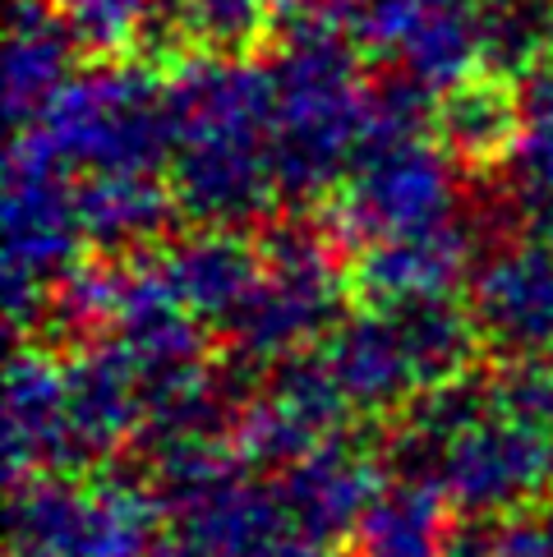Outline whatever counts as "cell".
Here are the masks:
<instances>
[{
    "label": "cell",
    "instance_id": "8992f818",
    "mask_svg": "<svg viewBox=\"0 0 553 557\" xmlns=\"http://www.w3.org/2000/svg\"><path fill=\"white\" fill-rule=\"evenodd\" d=\"M171 198L194 231H245L272 212L276 181L268 134L208 129L185 134L171 152Z\"/></svg>",
    "mask_w": 553,
    "mask_h": 557
},
{
    "label": "cell",
    "instance_id": "7402d4cb",
    "mask_svg": "<svg viewBox=\"0 0 553 557\" xmlns=\"http://www.w3.org/2000/svg\"><path fill=\"white\" fill-rule=\"evenodd\" d=\"M443 557H503V521H489V516L452 521Z\"/></svg>",
    "mask_w": 553,
    "mask_h": 557
},
{
    "label": "cell",
    "instance_id": "5b68a950",
    "mask_svg": "<svg viewBox=\"0 0 553 557\" xmlns=\"http://www.w3.org/2000/svg\"><path fill=\"white\" fill-rule=\"evenodd\" d=\"M346 28L365 61L443 92L480 70L476 0H346Z\"/></svg>",
    "mask_w": 553,
    "mask_h": 557
},
{
    "label": "cell",
    "instance_id": "44dd1931",
    "mask_svg": "<svg viewBox=\"0 0 553 557\" xmlns=\"http://www.w3.org/2000/svg\"><path fill=\"white\" fill-rule=\"evenodd\" d=\"M194 55H231L249 61V51L272 37L276 5L272 0H167Z\"/></svg>",
    "mask_w": 553,
    "mask_h": 557
},
{
    "label": "cell",
    "instance_id": "30bf717a",
    "mask_svg": "<svg viewBox=\"0 0 553 557\" xmlns=\"http://www.w3.org/2000/svg\"><path fill=\"white\" fill-rule=\"evenodd\" d=\"M0 443H5L10 488L33 480V474L84 470L65 414V369L51 346H14L5 369V437Z\"/></svg>",
    "mask_w": 553,
    "mask_h": 557
},
{
    "label": "cell",
    "instance_id": "603a6c76",
    "mask_svg": "<svg viewBox=\"0 0 553 557\" xmlns=\"http://www.w3.org/2000/svg\"><path fill=\"white\" fill-rule=\"evenodd\" d=\"M521 102H526V125L553 129V55L521 84Z\"/></svg>",
    "mask_w": 553,
    "mask_h": 557
},
{
    "label": "cell",
    "instance_id": "2e32d148",
    "mask_svg": "<svg viewBox=\"0 0 553 557\" xmlns=\"http://www.w3.org/2000/svg\"><path fill=\"white\" fill-rule=\"evenodd\" d=\"M78 222L93 249L107 258H130L157 245L175 216L171 185L144 171H102L74 185Z\"/></svg>",
    "mask_w": 553,
    "mask_h": 557
},
{
    "label": "cell",
    "instance_id": "7c38bea8",
    "mask_svg": "<svg viewBox=\"0 0 553 557\" xmlns=\"http://www.w3.org/2000/svg\"><path fill=\"white\" fill-rule=\"evenodd\" d=\"M526 129L530 125H526L521 84L499 78L489 70H476V74H466L462 84L439 92L429 138L457 171L499 175L512 162V152H517Z\"/></svg>",
    "mask_w": 553,
    "mask_h": 557
},
{
    "label": "cell",
    "instance_id": "ac0fdd59",
    "mask_svg": "<svg viewBox=\"0 0 553 557\" xmlns=\"http://www.w3.org/2000/svg\"><path fill=\"white\" fill-rule=\"evenodd\" d=\"M379 309H388L392 327H397V342L406 350V364L420 392L462 383V377L476 373L484 342H480L476 313L457 295H429V300H402Z\"/></svg>",
    "mask_w": 553,
    "mask_h": 557
},
{
    "label": "cell",
    "instance_id": "3957f363",
    "mask_svg": "<svg viewBox=\"0 0 553 557\" xmlns=\"http://www.w3.org/2000/svg\"><path fill=\"white\" fill-rule=\"evenodd\" d=\"M447 157L433 148V138H410V144L369 148L346 175V185L323 203V222L332 240L346 249H365L439 226L452 216L457 185H452Z\"/></svg>",
    "mask_w": 553,
    "mask_h": 557
},
{
    "label": "cell",
    "instance_id": "9c48e42d",
    "mask_svg": "<svg viewBox=\"0 0 553 557\" xmlns=\"http://www.w3.org/2000/svg\"><path fill=\"white\" fill-rule=\"evenodd\" d=\"M65 414L84 466L107 461L134 433H144V369L115 336H88L61 355Z\"/></svg>",
    "mask_w": 553,
    "mask_h": 557
},
{
    "label": "cell",
    "instance_id": "5bb4252c",
    "mask_svg": "<svg viewBox=\"0 0 553 557\" xmlns=\"http://www.w3.org/2000/svg\"><path fill=\"white\" fill-rule=\"evenodd\" d=\"M78 37L56 0H14L5 33V121L33 129L74 78Z\"/></svg>",
    "mask_w": 553,
    "mask_h": 557
},
{
    "label": "cell",
    "instance_id": "8fae6325",
    "mask_svg": "<svg viewBox=\"0 0 553 557\" xmlns=\"http://www.w3.org/2000/svg\"><path fill=\"white\" fill-rule=\"evenodd\" d=\"M470 258H476V235L457 216H447L439 226L355 249L346 282L360 305L429 300V295H452L466 282Z\"/></svg>",
    "mask_w": 553,
    "mask_h": 557
},
{
    "label": "cell",
    "instance_id": "d6986e66",
    "mask_svg": "<svg viewBox=\"0 0 553 557\" xmlns=\"http://www.w3.org/2000/svg\"><path fill=\"white\" fill-rule=\"evenodd\" d=\"M480 70L526 84L553 55V0H476Z\"/></svg>",
    "mask_w": 553,
    "mask_h": 557
},
{
    "label": "cell",
    "instance_id": "e0dca14e",
    "mask_svg": "<svg viewBox=\"0 0 553 557\" xmlns=\"http://www.w3.org/2000/svg\"><path fill=\"white\" fill-rule=\"evenodd\" d=\"M452 507L439 480L388 474L379 497L351 530V557H443L452 534Z\"/></svg>",
    "mask_w": 553,
    "mask_h": 557
},
{
    "label": "cell",
    "instance_id": "7a4b0ae2",
    "mask_svg": "<svg viewBox=\"0 0 553 557\" xmlns=\"http://www.w3.org/2000/svg\"><path fill=\"white\" fill-rule=\"evenodd\" d=\"M70 171H144L171 166L175 121L167 107V78L144 61H102L74 74L51 111L33 125Z\"/></svg>",
    "mask_w": 553,
    "mask_h": 557
},
{
    "label": "cell",
    "instance_id": "6da1fadb",
    "mask_svg": "<svg viewBox=\"0 0 553 557\" xmlns=\"http://www.w3.org/2000/svg\"><path fill=\"white\" fill-rule=\"evenodd\" d=\"M88 235L78 222L70 166L37 129L10 134L5 152V318L14 336L42 332L56 286L78 263Z\"/></svg>",
    "mask_w": 553,
    "mask_h": 557
},
{
    "label": "cell",
    "instance_id": "52a82bcc",
    "mask_svg": "<svg viewBox=\"0 0 553 557\" xmlns=\"http://www.w3.org/2000/svg\"><path fill=\"white\" fill-rule=\"evenodd\" d=\"M470 313L484 350L503 364L544 355L553 346V245L526 235L493 249L470 282Z\"/></svg>",
    "mask_w": 553,
    "mask_h": 557
},
{
    "label": "cell",
    "instance_id": "cb8c5ba5",
    "mask_svg": "<svg viewBox=\"0 0 553 557\" xmlns=\"http://www.w3.org/2000/svg\"><path fill=\"white\" fill-rule=\"evenodd\" d=\"M544 525H549V540H553V507L544 511Z\"/></svg>",
    "mask_w": 553,
    "mask_h": 557
},
{
    "label": "cell",
    "instance_id": "ffe728a7",
    "mask_svg": "<svg viewBox=\"0 0 553 557\" xmlns=\"http://www.w3.org/2000/svg\"><path fill=\"white\" fill-rule=\"evenodd\" d=\"M259 392L286 414V420L300 424L314 443H323V437H332V433H346L351 410H355L346 401V392H342L337 373H332L323 350H300V355L276 360Z\"/></svg>",
    "mask_w": 553,
    "mask_h": 557
},
{
    "label": "cell",
    "instance_id": "9a60e30c",
    "mask_svg": "<svg viewBox=\"0 0 553 557\" xmlns=\"http://www.w3.org/2000/svg\"><path fill=\"white\" fill-rule=\"evenodd\" d=\"M328 364L337 373V383L346 392V401L365 414H392L406 410L420 387H415V373L406 364V350L397 342V327H392L388 309L379 305H360L355 313H346L328 336Z\"/></svg>",
    "mask_w": 553,
    "mask_h": 557
},
{
    "label": "cell",
    "instance_id": "4fadbf2b",
    "mask_svg": "<svg viewBox=\"0 0 553 557\" xmlns=\"http://www.w3.org/2000/svg\"><path fill=\"white\" fill-rule=\"evenodd\" d=\"M167 286L175 290L199 323L231 327L235 313L249 305V295L263 282V253L259 240L245 231H189L185 240H171L157 249Z\"/></svg>",
    "mask_w": 553,
    "mask_h": 557
},
{
    "label": "cell",
    "instance_id": "277c9868",
    "mask_svg": "<svg viewBox=\"0 0 553 557\" xmlns=\"http://www.w3.org/2000/svg\"><path fill=\"white\" fill-rule=\"evenodd\" d=\"M439 484L457 516L512 521L553 497V429L489 410L443 451Z\"/></svg>",
    "mask_w": 553,
    "mask_h": 557
},
{
    "label": "cell",
    "instance_id": "ba28073f",
    "mask_svg": "<svg viewBox=\"0 0 553 557\" xmlns=\"http://www.w3.org/2000/svg\"><path fill=\"white\" fill-rule=\"evenodd\" d=\"M383 484H388L383 447H369L351 433H332L295 466H286L272 488L282 497L291 525L309 534L314 544L332 548L337 540H351L355 521L365 516V507L379 497Z\"/></svg>",
    "mask_w": 553,
    "mask_h": 557
}]
</instances>
